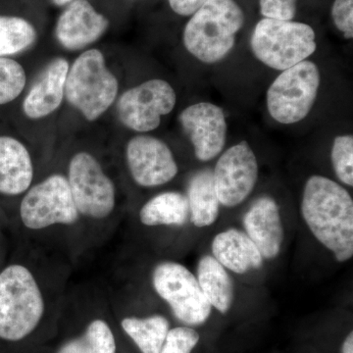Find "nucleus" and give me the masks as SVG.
Here are the masks:
<instances>
[{"label": "nucleus", "mask_w": 353, "mask_h": 353, "mask_svg": "<svg viewBox=\"0 0 353 353\" xmlns=\"http://www.w3.org/2000/svg\"><path fill=\"white\" fill-rule=\"evenodd\" d=\"M152 283L179 321L199 326L210 317L212 306L202 294L196 276L185 265L170 260L160 262L153 269Z\"/></svg>", "instance_id": "8"}, {"label": "nucleus", "mask_w": 353, "mask_h": 353, "mask_svg": "<svg viewBox=\"0 0 353 353\" xmlns=\"http://www.w3.org/2000/svg\"><path fill=\"white\" fill-rule=\"evenodd\" d=\"M245 234L259 248L263 259L272 260L280 254L285 231L280 208L273 197L259 196L243 216Z\"/></svg>", "instance_id": "14"}, {"label": "nucleus", "mask_w": 353, "mask_h": 353, "mask_svg": "<svg viewBox=\"0 0 353 353\" xmlns=\"http://www.w3.org/2000/svg\"><path fill=\"white\" fill-rule=\"evenodd\" d=\"M19 214L22 224L31 231L74 226L82 220L68 180L61 174H52L32 185L21 201Z\"/></svg>", "instance_id": "6"}, {"label": "nucleus", "mask_w": 353, "mask_h": 353, "mask_svg": "<svg viewBox=\"0 0 353 353\" xmlns=\"http://www.w3.org/2000/svg\"><path fill=\"white\" fill-rule=\"evenodd\" d=\"M208 0H168L172 10L181 16L192 15Z\"/></svg>", "instance_id": "30"}, {"label": "nucleus", "mask_w": 353, "mask_h": 353, "mask_svg": "<svg viewBox=\"0 0 353 353\" xmlns=\"http://www.w3.org/2000/svg\"><path fill=\"white\" fill-rule=\"evenodd\" d=\"M320 80L317 65L308 60L283 71L267 92L271 117L285 125L303 120L314 105Z\"/></svg>", "instance_id": "7"}, {"label": "nucleus", "mask_w": 353, "mask_h": 353, "mask_svg": "<svg viewBox=\"0 0 353 353\" xmlns=\"http://www.w3.org/2000/svg\"><path fill=\"white\" fill-rule=\"evenodd\" d=\"M250 44L260 62L281 71L307 59L317 48L315 32L310 26L270 18L257 23Z\"/></svg>", "instance_id": "5"}, {"label": "nucleus", "mask_w": 353, "mask_h": 353, "mask_svg": "<svg viewBox=\"0 0 353 353\" xmlns=\"http://www.w3.org/2000/svg\"><path fill=\"white\" fill-rule=\"evenodd\" d=\"M139 221L146 227L183 226L190 220V206L185 194L164 192L143 204Z\"/></svg>", "instance_id": "21"}, {"label": "nucleus", "mask_w": 353, "mask_h": 353, "mask_svg": "<svg viewBox=\"0 0 353 353\" xmlns=\"http://www.w3.org/2000/svg\"><path fill=\"white\" fill-rule=\"evenodd\" d=\"M260 12L265 18L292 21L296 13V0H260Z\"/></svg>", "instance_id": "28"}, {"label": "nucleus", "mask_w": 353, "mask_h": 353, "mask_svg": "<svg viewBox=\"0 0 353 353\" xmlns=\"http://www.w3.org/2000/svg\"><path fill=\"white\" fill-rule=\"evenodd\" d=\"M128 168L139 187L155 188L171 182L179 168L173 152L161 139L139 134L126 148Z\"/></svg>", "instance_id": "12"}, {"label": "nucleus", "mask_w": 353, "mask_h": 353, "mask_svg": "<svg viewBox=\"0 0 353 353\" xmlns=\"http://www.w3.org/2000/svg\"><path fill=\"white\" fill-rule=\"evenodd\" d=\"M176 95L170 83L160 79L130 88L117 102V115L125 127L134 132L157 129L162 116L175 108Z\"/></svg>", "instance_id": "10"}, {"label": "nucleus", "mask_w": 353, "mask_h": 353, "mask_svg": "<svg viewBox=\"0 0 353 353\" xmlns=\"http://www.w3.org/2000/svg\"><path fill=\"white\" fill-rule=\"evenodd\" d=\"M66 178L81 218L104 221L112 215L115 185L97 158L85 152L76 153L70 160Z\"/></svg>", "instance_id": "9"}, {"label": "nucleus", "mask_w": 353, "mask_h": 353, "mask_svg": "<svg viewBox=\"0 0 353 353\" xmlns=\"http://www.w3.org/2000/svg\"><path fill=\"white\" fill-rule=\"evenodd\" d=\"M332 17L339 31L345 38H353V0H334Z\"/></svg>", "instance_id": "29"}, {"label": "nucleus", "mask_w": 353, "mask_h": 353, "mask_svg": "<svg viewBox=\"0 0 353 353\" xmlns=\"http://www.w3.org/2000/svg\"><path fill=\"white\" fill-rule=\"evenodd\" d=\"M199 334L190 327L169 330L159 353H192L199 343Z\"/></svg>", "instance_id": "27"}, {"label": "nucleus", "mask_w": 353, "mask_h": 353, "mask_svg": "<svg viewBox=\"0 0 353 353\" xmlns=\"http://www.w3.org/2000/svg\"><path fill=\"white\" fill-rule=\"evenodd\" d=\"M44 311L43 288L29 267L10 264L0 272V339L27 338L39 326Z\"/></svg>", "instance_id": "2"}, {"label": "nucleus", "mask_w": 353, "mask_h": 353, "mask_svg": "<svg viewBox=\"0 0 353 353\" xmlns=\"http://www.w3.org/2000/svg\"><path fill=\"white\" fill-rule=\"evenodd\" d=\"M115 336L103 319L92 320L81 336L72 339L57 353H116Z\"/></svg>", "instance_id": "23"}, {"label": "nucleus", "mask_w": 353, "mask_h": 353, "mask_svg": "<svg viewBox=\"0 0 353 353\" xmlns=\"http://www.w3.org/2000/svg\"><path fill=\"white\" fill-rule=\"evenodd\" d=\"M332 164L339 180L353 187V137L339 136L334 139L331 152Z\"/></svg>", "instance_id": "26"}, {"label": "nucleus", "mask_w": 353, "mask_h": 353, "mask_svg": "<svg viewBox=\"0 0 353 353\" xmlns=\"http://www.w3.org/2000/svg\"><path fill=\"white\" fill-rule=\"evenodd\" d=\"M121 327L141 353H159L170 330V323L159 314L143 318L130 316L121 321Z\"/></svg>", "instance_id": "22"}, {"label": "nucleus", "mask_w": 353, "mask_h": 353, "mask_svg": "<svg viewBox=\"0 0 353 353\" xmlns=\"http://www.w3.org/2000/svg\"><path fill=\"white\" fill-rule=\"evenodd\" d=\"M109 27L105 16L87 0H75L57 21V38L64 48L79 50L101 39Z\"/></svg>", "instance_id": "15"}, {"label": "nucleus", "mask_w": 353, "mask_h": 353, "mask_svg": "<svg viewBox=\"0 0 353 353\" xmlns=\"http://www.w3.org/2000/svg\"><path fill=\"white\" fill-rule=\"evenodd\" d=\"M22 65L10 58L0 57V105L17 99L26 85Z\"/></svg>", "instance_id": "25"}, {"label": "nucleus", "mask_w": 353, "mask_h": 353, "mask_svg": "<svg viewBox=\"0 0 353 353\" xmlns=\"http://www.w3.org/2000/svg\"><path fill=\"white\" fill-rule=\"evenodd\" d=\"M190 220L194 226H211L219 216L220 201L216 192L214 175L210 169L197 171L188 185Z\"/></svg>", "instance_id": "20"}, {"label": "nucleus", "mask_w": 353, "mask_h": 353, "mask_svg": "<svg viewBox=\"0 0 353 353\" xmlns=\"http://www.w3.org/2000/svg\"><path fill=\"white\" fill-rule=\"evenodd\" d=\"M196 277L211 306L226 314L233 305L234 297L233 279L227 269L212 255H204L197 264Z\"/></svg>", "instance_id": "19"}, {"label": "nucleus", "mask_w": 353, "mask_h": 353, "mask_svg": "<svg viewBox=\"0 0 353 353\" xmlns=\"http://www.w3.org/2000/svg\"><path fill=\"white\" fill-rule=\"evenodd\" d=\"M243 24L245 14L234 0H208L185 26L183 46L199 61L217 63L234 48Z\"/></svg>", "instance_id": "3"}, {"label": "nucleus", "mask_w": 353, "mask_h": 353, "mask_svg": "<svg viewBox=\"0 0 353 353\" xmlns=\"http://www.w3.org/2000/svg\"><path fill=\"white\" fill-rule=\"evenodd\" d=\"M301 211L316 240L333 253L336 261L352 259L353 201L345 188L327 176H310Z\"/></svg>", "instance_id": "1"}, {"label": "nucleus", "mask_w": 353, "mask_h": 353, "mask_svg": "<svg viewBox=\"0 0 353 353\" xmlns=\"http://www.w3.org/2000/svg\"><path fill=\"white\" fill-rule=\"evenodd\" d=\"M220 204L240 205L252 194L259 179V163L246 141L232 146L221 155L213 172Z\"/></svg>", "instance_id": "11"}, {"label": "nucleus", "mask_w": 353, "mask_h": 353, "mask_svg": "<svg viewBox=\"0 0 353 353\" xmlns=\"http://www.w3.org/2000/svg\"><path fill=\"white\" fill-rule=\"evenodd\" d=\"M179 121L194 145L197 159L210 161L222 152L226 143L227 122L219 106L199 102L182 111Z\"/></svg>", "instance_id": "13"}, {"label": "nucleus", "mask_w": 353, "mask_h": 353, "mask_svg": "<svg viewBox=\"0 0 353 353\" xmlns=\"http://www.w3.org/2000/svg\"><path fill=\"white\" fill-rule=\"evenodd\" d=\"M211 250L212 256L222 266L240 275L257 270L263 265V257L252 239L234 228L216 234Z\"/></svg>", "instance_id": "18"}, {"label": "nucleus", "mask_w": 353, "mask_h": 353, "mask_svg": "<svg viewBox=\"0 0 353 353\" xmlns=\"http://www.w3.org/2000/svg\"><path fill=\"white\" fill-rule=\"evenodd\" d=\"M70 1H72V0H52L53 3L58 6H63L65 4L69 3Z\"/></svg>", "instance_id": "32"}, {"label": "nucleus", "mask_w": 353, "mask_h": 353, "mask_svg": "<svg viewBox=\"0 0 353 353\" xmlns=\"http://www.w3.org/2000/svg\"><path fill=\"white\" fill-rule=\"evenodd\" d=\"M36 39V30L27 20L14 16H0V57L27 50Z\"/></svg>", "instance_id": "24"}, {"label": "nucleus", "mask_w": 353, "mask_h": 353, "mask_svg": "<svg viewBox=\"0 0 353 353\" xmlns=\"http://www.w3.org/2000/svg\"><path fill=\"white\" fill-rule=\"evenodd\" d=\"M69 63L57 58L48 65L23 103V110L30 119H41L54 112L61 105Z\"/></svg>", "instance_id": "16"}, {"label": "nucleus", "mask_w": 353, "mask_h": 353, "mask_svg": "<svg viewBox=\"0 0 353 353\" xmlns=\"http://www.w3.org/2000/svg\"><path fill=\"white\" fill-rule=\"evenodd\" d=\"M341 353H353V332H350L343 341Z\"/></svg>", "instance_id": "31"}, {"label": "nucleus", "mask_w": 353, "mask_h": 353, "mask_svg": "<svg viewBox=\"0 0 353 353\" xmlns=\"http://www.w3.org/2000/svg\"><path fill=\"white\" fill-rule=\"evenodd\" d=\"M34 164L18 139L0 136V194L19 196L32 187Z\"/></svg>", "instance_id": "17"}, {"label": "nucleus", "mask_w": 353, "mask_h": 353, "mask_svg": "<svg viewBox=\"0 0 353 353\" xmlns=\"http://www.w3.org/2000/svg\"><path fill=\"white\" fill-rule=\"evenodd\" d=\"M119 83L109 71L101 50L82 53L69 68L65 83L67 101L88 121L108 110L117 97Z\"/></svg>", "instance_id": "4"}]
</instances>
